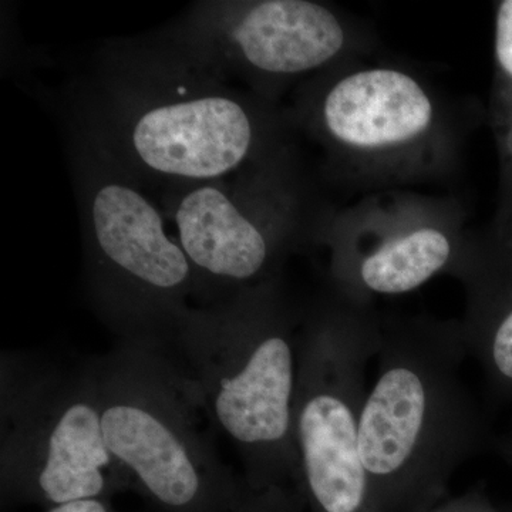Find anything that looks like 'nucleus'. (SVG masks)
<instances>
[{
	"label": "nucleus",
	"mask_w": 512,
	"mask_h": 512,
	"mask_svg": "<svg viewBox=\"0 0 512 512\" xmlns=\"http://www.w3.org/2000/svg\"><path fill=\"white\" fill-rule=\"evenodd\" d=\"M79 130L143 187L224 180L293 146L285 110L160 33L101 52Z\"/></svg>",
	"instance_id": "1"
},
{
	"label": "nucleus",
	"mask_w": 512,
	"mask_h": 512,
	"mask_svg": "<svg viewBox=\"0 0 512 512\" xmlns=\"http://www.w3.org/2000/svg\"><path fill=\"white\" fill-rule=\"evenodd\" d=\"M302 319L279 278L191 305L164 346L254 490L298 483L293 403Z\"/></svg>",
	"instance_id": "2"
},
{
	"label": "nucleus",
	"mask_w": 512,
	"mask_h": 512,
	"mask_svg": "<svg viewBox=\"0 0 512 512\" xmlns=\"http://www.w3.org/2000/svg\"><path fill=\"white\" fill-rule=\"evenodd\" d=\"M466 355L456 322L380 319L376 377L360 416L377 512H430L483 443V417L461 375Z\"/></svg>",
	"instance_id": "3"
},
{
	"label": "nucleus",
	"mask_w": 512,
	"mask_h": 512,
	"mask_svg": "<svg viewBox=\"0 0 512 512\" xmlns=\"http://www.w3.org/2000/svg\"><path fill=\"white\" fill-rule=\"evenodd\" d=\"M93 369L104 440L130 490L163 512H238L247 484L222 463L200 400L163 342L121 340Z\"/></svg>",
	"instance_id": "4"
},
{
	"label": "nucleus",
	"mask_w": 512,
	"mask_h": 512,
	"mask_svg": "<svg viewBox=\"0 0 512 512\" xmlns=\"http://www.w3.org/2000/svg\"><path fill=\"white\" fill-rule=\"evenodd\" d=\"M89 295L121 340L164 342L197 298L194 269L165 215L86 133L74 150Z\"/></svg>",
	"instance_id": "5"
},
{
	"label": "nucleus",
	"mask_w": 512,
	"mask_h": 512,
	"mask_svg": "<svg viewBox=\"0 0 512 512\" xmlns=\"http://www.w3.org/2000/svg\"><path fill=\"white\" fill-rule=\"evenodd\" d=\"M295 130L356 180L406 184L450 171L457 131L437 93L396 64H342L296 89Z\"/></svg>",
	"instance_id": "6"
},
{
	"label": "nucleus",
	"mask_w": 512,
	"mask_h": 512,
	"mask_svg": "<svg viewBox=\"0 0 512 512\" xmlns=\"http://www.w3.org/2000/svg\"><path fill=\"white\" fill-rule=\"evenodd\" d=\"M380 319L332 292L302 318L293 429L298 483L311 512H377L362 453L360 416Z\"/></svg>",
	"instance_id": "7"
},
{
	"label": "nucleus",
	"mask_w": 512,
	"mask_h": 512,
	"mask_svg": "<svg viewBox=\"0 0 512 512\" xmlns=\"http://www.w3.org/2000/svg\"><path fill=\"white\" fill-rule=\"evenodd\" d=\"M165 214L211 303L279 278L293 249L316 235L326 214L313 210L295 147L224 180L165 194Z\"/></svg>",
	"instance_id": "8"
},
{
	"label": "nucleus",
	"mask_w": 512,
	"mask_h": 512,
	"mask_svg": "<svg viewBox=\"0 0 512 512\" xmlns=\"http://www.w3.org/2000/svg\"><path fill=\"white\" fill-rule=\"evenodd\" d=\"M3 503L52 508L130 490L104 440L93 366L64 375L2 362Z\"/></svg>",
	"instance_id": "9"
},
{
	"label": "nucleus",
	"mask_w": 512,
	"mask_h": 512,
	"mask_svg": "<svg viewBox=\"0 0 512 512\" xmlns=\"http://www.w3.org/2000/svg\"><path fill=\"white\" fill-rule=\"evenodd\" d=\"M164 33L275 106L289 86L350 63L362 45L346 16L316 0H205Z\"/></svg>",
	"instance_id": "10"
},
{
	"label": "nucleus",
	"mask_w": 512,
	"mask_h": 512,
	"mask_svg": "<svg viewBox=\"0 0 512 512\" xmlns=\"http://www.w3.org/2000/svg\"><path fill=\"white\" fill-rule=\"evenodd\" d=\"M474 239L457 202L403 191L326 215L316 235L329 249L333 292L367 308L377 296L406 295L453 275Z\"/></svg>",
	"instance_id": "11"
},
{
	"label": "nucleus",
	"mask_w": 512,
	"mask_h": 512,
	"mask_svg": "<svg viewBox=\"0 0 512 512\" xmlns=\"http://www.w3.org/2000/svg\"><path fill=\"white\" fill-rule=\"evenodd\" d=\"M453 276L466 286L458 326L467 353L495 396L512 400V241L476 237Z\"/></svg>",
	"instance_id": "12"
},
{
	"label": "nucleus",
	"mask_w": 512,
	"mask_h": 512,
	"mask_svg": "<svg viewBox=\"0 0 512 512\" xmlns=\"http://www.w3.org/2000/svg\"><path fill=\"white\" fill-rule=\"evenodd\" d=\"M494 57L497 83L512 89V0L495 3Z\"/></svg>",
	"instance_id": "13"
},
{
	"label": "nucleus",
	"mask_w": 512,
	"mask_h": 512,
	"mask_svg": "<svg viewBox=\"0 0 512 512\" xmlns=\"http://www.w3.org/2000/svg\"><path fill=\"white\" fill-rule=\"evenodd\" d=\"M303 507L305 501L301 494L289 487L254 490L247 485V493L238 512H303Z\"/></svg>",
	"instance_id": "14"
},
{
	"label": "nucleus",
	"mask_w": 512,
	"mask_h": 512,
	"mask_svg": "<svg viewBox=\"0 0 512 512\" xmlns=\"http://www.w3.org/2000/svg\"><path fill=\"white\" fill-rule=\"evenodd\" d=\"M430 512H497L488 503L487 498L477 491L446 498L443 503L434 507Z\"/></svg>",
	"instance_id": "15"
},
{
	"label": "nucleus",
	"mask_w": 512,
	"mask_h": 512,
	"mask_svg": "<svg viewBox=\"0 0 512 512\" xmlns=\"http://www.w3.org/2000/svg\"><path fill=\"white\" fill-rule=\"evenodd\" d=\"M47 512H116L110 507L109 500H77L70 503L55 505Z\"/></svg>",
	"instance_id": "16"
},
{
	"label": "nucleus",
	"mask_w": 512,
	"mask_h": 512,
	"mask_svg": "<svg viewBox=\"0 0 512 512\" xmlns=\"http://www.w3.org/2000/svg\"><path fill=\"white\" fill-rule=\"evenodd\" d=\"M504 454H505V457H507L508 460H510L512 463V433H511L510 439L505 441Z\"/></svg>",
	"instance_id": "17"
}]
</instances>
